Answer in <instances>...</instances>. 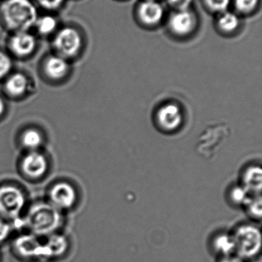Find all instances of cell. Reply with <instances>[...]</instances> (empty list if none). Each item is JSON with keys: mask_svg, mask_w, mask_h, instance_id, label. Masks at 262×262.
<instances>
[{"mask_svg": "<svg viewBox=\"0 0 262 262\" xmlns=\"http://www.w3.org/2000/svg\"><path fill=\"white\" fill-rule=\"evenodd\" d=\"M64 223L61 211L49 203L32 205L22 217L23 231L30 232L39 238H46L61 232Z\"/></svg>", "mask_w": 262, "mask_h": 262, "instance_id": "6da1fadb", "label": "cell"}, {"mask_svg": "<svg viewBox=\"0 0 262 262\" xmlns=\"http://www.w3.org/2000/svg\"><path fill=\"white\" fill-rule=\"evenodd\" d=\"M0 15L6 27L14 32L29 31L38 17L31 0H5L0 6Z\"/></svg>", "mask_w": 262, "mask_h": 262, "instance_id": "7a4b0ae2", "label": "cell"}, {"mask_svg": "<svg viewBox=\"0 0 262 262\" xmlns=\"http://www.w3.org/2000/svg\"><path fill=\"white\" fill-rule=\"evenodd\" d=\"M11 252L23 262H43V238L22 231L10 240Z\"/></svg>", "mask_w": 262, "mask_h": 262, "instance_id": "3957f363", "label": "cell"}, {"mask_svg": "<svg viewBox=\"0 0 262 262\" xmlns=\"http://www.w3.org/2000/svg\"><path fill=\"white\" fill-rule=\"evenodd\" d=\"M235 252L241 258H249L259 253L261 248V234L253 226H240L233 235Z\"/></svg>", "mask_w": 262, "mask_h": 262, "instance_id": "277c9868", "label": "cell"}, {"mask_svg": "<svg viewBox=\"0 0 262 262\" xmlns=\"http://www.w3.org/2000/svg\"><path fill=\"white\" fill-rule=\"evenodd\" d=\"M26 205L22 191L12 186L0 187V217L12 223L21 218Z\"/></svg>", "mask_w": 262, "mask_h": 262, "instance_id": "5b68a950", "label": "cell"}, {"mask_svg": "<svg viewBox=\"0 0 262 262\" xmlns=\"http://www.w3.org/2000/svg\"><path fill=\"white\" fill-rule=\"evenodd\" d=\"M53 47L59 56L66 59L73 58L83 47V37L75 28L66 26L55 33Z\"/></svg>", "mask_w": 262, "mask_h": 262, "instance_id": "8992f818", "label": "cell"}, {"mask_svg": "<svg viewBox=\"0 0 262 262\" xmlns=\"http://www.w3.org/2000/svg\"><path fill=\"white\" fill-rule=\"evenodd\" d=\"M71 249L69 236L63 232L43 238V262H57L64 259Z\"/></svg>", "mask_w": 262, "mask_h": 262, "instance_id": "52a82bcc", "label": "cell"}, {"mask_svg": "<svg viewBox=\"0 0 262 262\" xmlns=\"http://www.w3.org/2000/svg\"><path fill=\"white\" fill-rule=\"evenodd\" d=\"M155 121L159 129L164 132H175L183 124V112L175 103H166L157 110Z\"/></svg>", "mask_w": 262, "mask_h": 262, "instance_id": "ba28073f", "label": "cell"}, {"mask_svg": "<svg viewBox=\"0 0 262 262\" xmlns=\"http://www.w3.org/2000/svg\"><path fill=\"white\" fill-rule=\"evenodd\" d=\"M49 203L58 210L71 209L76 202V192L73 186L67 183H58L52 188L49 194Z\"/></svg>", "mask_w": 262, "mask_h": 262, "instance_id": "9c48e42d", "label": "cell"}, {"mask_svg": "<svg viewBox=\"0 0 262 262\" xmlns=\"http://www.w3.org/2000/svg\"><path fill=\"white\" fill-rule=\"evenodd\" d=\"M36 38L29 31L14 32L9 39L11 52L20 58L29 56L36 48Z\"/></svg>", "mask_w": 262, "mask_h": 262, "instance_id": "30bf717a", "label": "cell"}, {"mask_svg": "<svg viewBox=\"0 0 262 262\" xmlns=\"http://www.w3.org/2000/svg\"><path fill=\"white\" fill-rule=\"evenodd\" d=\"M196 25L195 14L189 10L176 11L172 14L169 20V27L174 34L180 36L190 34Z\"/></svg>", "mask_w": 262, "mask_h": 262, "instance_id": "8fae6325", "label": "cell"}, {"mask_svg": "<svg viewBox=\"0 0 262 262\" xmlns=\"http://www.w3.org/2000/svg\"><path fill=\"white\" fill-rule=\"evenodd\" d=\"M164 14V8L155 0H145L138 6V18L148 26L158 24L163 20Z\"/></svg>", "mask_w": 262, "mask_h": 262, "instance_id": "7c38bea8", "label": "cell"}, {"mask_svg": "<svg viewBox=\"0 0 262 262\" xmlns=\"http://www.w3.org/2000/svg\"><path fill=\"white\" fill-rule=\"evenodd\" d=\"M47 160L43 154L32 151L24 157L22 169L25 174L32 178L42 177L47 170Z\"/></svg>", "mask_w": 262, "mask_h": 262, "instance_id": "4fadbf2b", "label": "cell"}, {"mask_svg": "<svg viewBox=\"0 0 262 262\" xmlns=\"http://www.w3.org/2000/svg\"><path fill=\"white\" fill-rule=\"evenodd\" d=\"M67 59L59 55H52L46 59L44 69L49 78L54 80L61 79L69 72Z\"/></svg>", "mask_w": 262, "mask_h": 262, "instance_id": "5bb4252c", "label": "cell"}, {"mask_svg": "<svg viewBox=\"0 0 262 262\" xmlns=\"http://www.w3.org/2000/svg\"><path fill=\"white\" fill-rule=\"evenodd\" d=\"M243 187L249 194L260 195L261 189L262 172L261 167L251 166L245 171L243 177Z\"/></svg>", "mask_w": 262, "mask_h": 262, "instance_id": "9a60e30c", "label": "cell"}, {"mask_svg": "<svg viewBox=\"0 0 262 262\" xmlns=\"http://www.w3.org/2000/svg\"><path fill=\"white\" fill-rule=\"evenodd\" d=\"M28 80L21 73L14 74L8 79L6 84V92L13 97L21 96L27 90Z\"/></svg>", "mask_w": 262, "mask_h": 262, "instance_id": "2e32d148", "label": "cell"}, {"mask_svg": "<svg viewBox=\"0 0 262 262\" xmlns=\"http://www.w3.org/2000/svg\"><path fill=\"white\" fill-rule=\"evenodd\" d=\"M215 250L224 257L233 255L235 252V243L233 235L221 234L214 239Z\"/></svg>", "mask_w": 262, "mask_h": 262, "instance_id": "e0dca14e", "label": "cell"}, {"mask_svg": "<svg viewBox=\"0 0 262 262\" xmlns=\"http://www.w3.org/2000/svg\"><path fill=\"white\" fill-rule=\"evenodd\" d=\"M239 25V18L236 14L228 11L220 13L218 18V26L223 32L232 33L238 29Z\"/></svg>", "mask_w": 262, "mask_h": 262, "instance_id": "ac0fdd59", "label": "cell"}, {"mask_svg": "<svg viewBox=\"0 0 262 262\" xmlns=\"http://www.w3.org/2000/svg\"><path fill=\"white\" fill-rule=\"evenodd\" d=\"M34 27L41 35H50L56 32L58 28V21L55 17L51 15L38 16Z\"/></svg>", "mask_w": 262, "mask_h": 262, "instance_id": "d6986e66", "label": "cell"}, {"mask_svg": "<svg viewBox=\"0 0 262 262\" xmlns=\"http://www.w3.org/2000/svg\"><path fill=\"white\" fill-rule=\"evenodd\" d=\"M22 143L25 147L34 151L41 146L43 137L38 131L29 129L23 133L22 136Z\"/></svg>", "mask_w": 262, "mask_h": 262, "instance_id": "ffe728a7", "label": "cell"}, {"mask_svg": "<svg viewBox=\"0 0 262 262\" xmlns=\"http://www.w3.org/2000/svg\"><path fill=\"white\" fill-rule=\"evenodd\" d=\"M14 232L15 229L12 223L0 217V247L10 242Z\"/></svg>", "mask_w": 262, "mask_h": 262, "instance_id": "44dd1931", "label": "cell"}, {"mask_svg": "<svg viewBox=\"0 0 262 262\" xmlns=\"http://www.w3.org/2000/svg\"><path fill=\"white\" fill-rule=\"evenodd\" d=\"M249 197L250 194L243 186H235L231 189L230 199L235 204L246 205Z\"/></svg>", "mask_w": 262, "mask_h": 262, "instance_id": "7402d4cb", "label": "cell"}, {"mask_svg": "<svg viewBox=\"0 0 262 262\" xmlns=\"http://www.w3.org/2000/svg\"><path fill=\"white\" fill-rule=\"evenodd\" d=\"M248 211L254 218L260 220L261 217V195H255V197H249L246 203Z\"/></svg>", "mask_w": 262, "mask_h": 262, "instance_id": "603a6c76", "label": "cell"}, {"mask_svg": "<svg viewBox=\"0 0 262 262\" xmlns=\"http://www.w3.org/2000/svg\"><path fill=\"white\" fill-rule=\"evenodd\" d=\"M208 9L212 12L223 13L227 11L232 0H204Z\"/></svg>", "mask_w": 262, "mask_h": 262, "instance_id": "cb8c5ba5", "label": "cell"}, {"mask_svg": "<svg viewBox=\"0 0 262 262\" xmlns=\"http://www.w3.org/2000/svg\"><path fill=\"white\" fill-rule=\"evenodd\" d=\"M259 0H235V6L241 13H249L255 10Z\"/></svg>", "mask_w": 262, "mask_h": 262, "instance_id": "d4e9b609", "label": "cell"}, {"mask_svg": "<svg viewBox=\"0 0 262 262\" xmlns=\"http://www.w3.org/2000/svg\"><path fill=\"white\" fill-rule=\"evenodd\" d=\"M12 62L10 57L0 51V78L7 75L12 69Z\"/></svg>", "mask_w": 262, "mask_h": 262, "instance_id": "484cf974", "label": "cell"}, {"mask_svg": "<svg viewBox=\"0 0 262 262\" xmlns=\"http://www.w3.org/2000/svg\"><path fill=\"white\" fill-rule=\"evenodd\" d=\"M65 0H35L43 9L47 10H55L61 7Z\"/></svg>", "mask_w": 262, "mask_h": 262, "instance_id": "4316f807", "label": "cell"}, {"mask_svg": "<svg viewBox=\"0 0 262 262\" xmlns=\"http://www.w3.org/2000/svg\"><path fill=\"white\" fill-rule=\"evenodd\" d=\"M192 1L193 0H168L170 6L176 9V11L189 9Z\"/></svg>", "mask_w": 262, "mask_h": 262, "instance_id": "83f0119b", "label": "cell"}, {"mask_svg": "<svg viewBox=\"0 0 262 262\" xmlns=\"http://www.w3.org/2000/svg\"><path fill=\"white\" fill-rule=\"evenodd\" d=\"M221 262H245L244 259L241 257L235 256V255H230V256L223 257Z\"/></svg>", "mask_w": 262, "mask_h": 262, "instance_id": "f1b7e54d", "label": "cell"}, {"mask_svg": "<svg viewBox=\"0 0 262 262\" xmlns=\"http://www.w3.org/2000/svg\"><path fill=\"white\" fill-rule=\"evenodd\" d=\"M5 110V104L4 102H3V100L0 98V116L3 115V112H4Z\"/></svg>", "mask_w": 262, "mask_h": 262, "instance_id": "f546056e", "label": "cell"}, {"mask_svg": "<svg viewBox=\"0 0 262 262\" xmlns=\"http://www.w3.org/2000/svg\"><path fill=\"white\" fill-rule=\"evenodd\" d=\"M2 259H3V258H2V254L1 252H0V262H2Z\"/></svg>", "mask_w": 262, "mask_h": 262, "instance_id": "4dcf8cb0", "label": "cell"}]
</instances>
